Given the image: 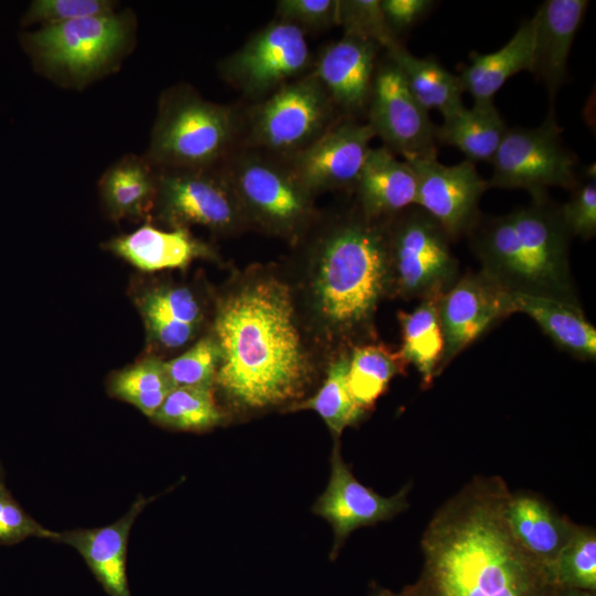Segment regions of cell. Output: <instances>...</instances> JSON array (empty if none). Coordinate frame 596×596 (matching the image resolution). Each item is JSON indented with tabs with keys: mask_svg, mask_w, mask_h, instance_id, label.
Listing matches in <instances>:
<instances>
[{
	"mask_svg": "<svg viewBox=\"0 0 596 596\" xmlns=\"http://www.w3.org/2000/svg\"><path fill=\"white\" fill-rule=\"evenodd\" d=\"M386 55L400 68L413 97L427 111L436 109L445 119L465 107L460 77L434 57L415 56L402 44L387 51Z\"/></svg>",
	"mask_w": 596,
	"mask_h": 596,
	"instance_id": "83f0119b",
	"label": "cell"
},
{
	"mask_svg": "<svg viewBox=\"0 0 596 596\" xmlns=\"http://www.w3.org/2000/svg\"><path fill=\"white\" fill-rule=\"evenodd\" d=\"M343 117L312 71L242 114L241 147L286 160Z\"/></svg>",
	"mask_w": 596,
	"mask_h": 596,
	"instance_id": "52a82bcc",
	"label": "cell"
},
{
	"mask_svg": "<svg viewBox=\"0 0 596 596\" xmlns=\"http://www.w3.org/2000/svg\"><path fill=\"white\" fill-rule=\"evenodd\" d=\"M213 337L214 384L236 405L262 408L304 393L309 364L286 285L264 279L232 294L219 307Z\"/></svg>",
	"mask_w": 596,
	"mask_h": 596,
	"instance_id": "7a4b0ae2",
	"label": "cell"
},
{
	"mask_svg": "<svg viewBox=\"0 0 596 596\" xmlns=\"http://www.w3.org/2000/svg\"><path fill=\"white\" fill-rule=\"evenodd\" d=\"M534 56V19L522 22L501 49L489 54L471 53V63L459 75L465 92L473 103L493 100L496 93L513 75L532 71Z\"/></svg>",
	"mask_w": 596,
	"mask_h": 596,
	"instance_id": "484cf974",
	"label": "cell"
},
{
	"mask_svg": "<svg viewBox=\"0 0 596 596\" xmlns=\"http://www.w3.org/2000/svg\"><path fill=\"white\" fill-rule=\"evenodd\" d=\"M348 368V358L336 360L329 366L327 379L317 394L294 406V409H312L318 413L337 439L347 427L358 424L368 412L351 394Z\"/></svg>",
	"mask_w": 596,
	"mask_h": 596,
	"instance_id": "d6a6232c",
	"label": "cell"
},
{
	"mask_svg": "<svg viewBox=\"0 0 596 596\" xmlns=\"http://www.w3.org/2000/svg\"><path fill=\"white\" fill-rule=\"evenodd\" d=\"M507 519L522 546L549 568L577 528L571 519L530 491L511 492Z\"/></svg>",
	"mask_w": 596,
	"mask_h": 596,
	"instance_id": "603a6c76",
	"label": "cell"
},
{
	"mask_svg": "<svg viewBox=\"0 0 596 596\" xmlns=\"http://www.w3.org/2000/svg\"><path fill=\"white\" fill-rule=\"evenodd\" d=\"M135 301L149 339L164 349L187 344L202 322L200 304L187 287H150L138 292Z\"/></svg>",
	"mask_w": 596,
	"mask_h": 596,
	"instance_id": "cb8c5ba5",
	"label": "cell"
},
{
	"mask_svg": "<svg viewBox=\"0 0 596 596\" xmlns=\"http://www.w3.org/2000/svg\"><path fill=\"white\" fill-rule=\"evenodd\" d=\"M311 54L305 33L275 20L254 33L219 64L222 77L246 98L258 102L309 73Z\"/></svg>",
	"mask_w": 596,
	"mask_h": 596,
	"instance_id": "30bf717a",
	"label": "cell"
},
{
	"mask_svg": "<svg viewBox=\"0 0 596 596\" xmlns=\"http://www.w3.org/2000/svg\"><path fill=\"white\" fill-rule=\"evenodd\" d=\"M385 57L375 67L368 124L384 147L404 161L437 157V126L411 94L397 65Z\"/></svg>",
	"mask_w": 596,
	"mask_h": 596,
	"instance_id": "4fadbf2b",
	"label": "cell"
},
{
	"mask_svg": "<svg viewBox=\"0 0 596 596\" xmlns=\"http://www.w3.org/2000/svg\"><path fill=\"white\" fill-rule=\"evenodd\" d=\"M390 286L389 230L371 219L339 224L319 249L316 294L322 316L334 328L364 327Z\"/></svg>",
	"mask_w": 596,
	"mask_h": 596,
	"instance_id": "277c9868",
	"label": "cell"
},
{
	"mask_svg": "<svg viewBox=\"0 0 596 596\" xmlns=\"http://www.w3.org/2000/svg\"><path fill=\"white\" fill-rule=\"evenodd\" d=\"M355 188L363 215L371 220L395 215L415 205L414 172L385 147L370 149Z\"/></svg>",
	"mask_w": 596,
	"mask_h": 596,
	"instance_id": "44dd1931",
	"label": "cell"
},
{
	"mask_svg": "<svg viewBox=\"0 0 596 596\" xmlns=\"http://www.w3.org/2000/svg\"><path fill=\"white\" fill-rule=\"evenodd\" d=\"M98 188L111 220L145 219L155 206L158 169L146 157L127 155L104 172Z\"/></svg>",
	"mask_w": 596,
	"mask_h": 596,
	"instance_id": "d4e9b609",
	"label": "cell"
},
{
	"mask_svg": "<svg viewBox=\"0 0 596 596\" xmlns=\"http://www.w3.org/2000/svg\"><path fill=\"white\" fill-rule=\"evenodd\" d=\"M512 313L532 318L555 344L581 360L596 358V329L583 309L555 299L509 294Z\"/></svg>",
	"mask_w": 596,
	"mask_h": 596,
	"instance_id": "4316f807",
	"label": "cell"
},
{
	"mask_svg": "<svg viewBox=\"0 0 596 596\" xmlns=\"http://www.w3.org/2000/svg\"><path fill=\"white\" fill-rule=\"evenodd\" d=\"M509 292L480 270L467 273L438 298L444 369L497 321L511 315Z\"/></svg>",
	"mask_w": 596,
	"mask_h": 596,
	"instance_id": "2e32d148",
	"label": "cell"
},
{
	"mask_svg": "<svg viewBox=\"0 0 596 596\" xmlns=\"http://www.w3.org/2000/svg\"><path fill=\"white\" fill-rule=\"evenodd\" d=\"M107 389L113 397L131 404L151 418L174 386L164 361L148 356L114 373Z\"/></svg>",
	"mask_w": 596,
	"mask_h": 596,
	"instance_id": "1f68e13d",
	"label": "cell"
},
{
	"mask_svg": "<svg viewBox=\"0 0 596 596\" xmlns=\"http://www.w3.org/2000/svg\"><path fill=\"white\" fill-rule=\"evenodd\" d=\"M562 131L552 108L535 128H508L491 160L489 188L522 189L533 198L551 187L573 190L577 161L563 146Z\"/></svg>",
	"mask_w": 596,
	"mask_h": 596,
	"instance_id": "9c48e42d",
	"label": "cell"
},
{
	"mask_svg": "<svg viewBox=\"0 0 596 596\" xmlns=\"http://www.w3.org/2000/svg\"><path fill=\"white\" fill-rule=\"evenodd\" d=\"M411 486L397 493L383 497L362 485L344 462L339 443L331 455V473L324 492L313 505V512L324 518L334 533L333 560L345 539L354 530L393 519L408 508Z\"/></svg>",
	"mask_w": 596,
	"mask_h": 596,
	"instance_id": "e0dca14e",
	"label": "cell"
},
{
	"mask_svg": "<svg viewBox=\"0 0 596 596\" xmlns=\"http://www.w3.org/2000/svg\"><path fill=\"white\" fill-rule=\"evenodd\" d=\"M408 362L401 350L363 344L354 348L349 359L348 385L354 400L369 411L384 394L396 374H404Z\"/></svg>",
	"mask_w": 596,
	"mask_h": 596,
	"instance_id": "4dcf8cb0",
	"label": "cell"
},
{
	"mask_svg": "<svg viewBox=\"0 0 596 596\" xmlns=\"http://www.w3.org/2000/svg\"><path fill=\"white\" fill-rule=\"evenodd\" d=\"M511 492L500 476H476L433 514L421 540L413 596H557L551 571L513 534Z\"/></svg>",
	"mask_w": 596,
	"mask_h": 596,
	"instance_id": "6da1fadb",
	"label": "cell"
},
{
	"mask_svg": "<svg viewBox=\"0 0 596 596\" xmlns=\"http://www.w3.org/2000/svg\"><path fill=\"white\" fill-rule=\"evenodd\" d=\"M379 49L374 42L343 35L324 47L311 70L345 118L368 107Z\"/></svg>",
	"mask_w": 596,
	"mask_h": 596,
	"instance_id": "ac0fdd59",
	"label": "cell"
},
{
	"mask_svg": "<svg viewBox=\"0 0 596 596\" xmlns=\"http://www.w3.org/2000/svg\"><path fill=\"white\" fill-rule=\"evenodd\" d=\"M241 137L237 109L177 85L161 94L145 157L159 170L217 168L241 147Z\"/></svg>",
	"mask_w": 596,
	"mask_h": 596,
	"instance_id": "5b68a950",
	"label": "cell"
},
{
	"mask_svg": "<svg viewBox=\"0 0 596 596\" xmlns=\"http://www.w3.org/2000/svg\"><path fill=\"white\" fill-rule=\"evenodd\" d=\"M554 582L561 588H575L596 593V531L578 525L550 567Z\"/></svg>",
	"mask_w": 596,
	"mask_h": 596,
	"instance_id": "e575fe53",
	"label": "cell"
},
{
	"mask_svg": "<svg viewBox=\"0 0 596 596\" xmlns=\"http://www.w3.org/2000/svg\"><path fill=\"white\" fill-rule=\"evenodd\" d=\"M242 211L273 230L290 231L310 213V194L284 160L237 148L221 166Z\"/></svg>",
	"mask_w": 596,
	"mask_h": 596,
	"instance_id": "8fae6325",
	"label": "cell"
},
{
	"mask_svg": "<svg viewBox=\"0 0 596 596\" xmlns=\"http://www.w3.org/2000/svg\"><path fill=\"white\" fill-rule=\"evenodd\" d=\"M135 25L130 12H115L23 32L20 42L40 73L76 87L118 64L131 47Z\"/></svg>",
	"mask_w": 596,
	"mask_h": 596,
	"instance_id": "8992f818",
	"label": "cell"
},
{
	"mask_svg": "<svg viewBox=\"0 0 596 596\" xmlns=\"http://www.w3.org/2000/svg\"><path fill=\"white\" fill-rule=\"evenodd\" d=\"M433 4L430 0H381L386 23L396 36L419 21Z\"/></svg>",
	"mask_w": 596,
	"mask_h": 596,
	"instance_id": "b9f144b4",
	"label": "cell"
},
{
	"mask_svg": "<svg viewBox=\"0 0 596 596\" xmlns=\"http://www.w3.org/2000/svg\"><path fill=\"white\" fill-rule=\"evenodd\" d=\"M117 2L109 0H34L21 19L22 26H42L115 13Z\"/></svg>",
	"mask_w": 596,
	"mask_h": 596,
	"instance_id": "74e56055",
	"label": "cell"
},
{
	"mask_svg": "<svg viewBox=\"0 0 596 596\" xmlns=\"http://www.w3.org/2000/svg\"><path fill=\"white\" fill-rule=\"evenodd\" d=\"M153 209L173 228L192 224L214 231L236 226L243 211L220 166L211 169H158Z\"/></svg>",
	"mask_w": 596,
	"mask_h": 596,
	"instance_id": "7c38bea8",
	"label": "cell"
},
{
	"mask_svg": "<svg viewBox=\"0 0 596 596\" xmlns=\"http://www.w3.org/2000/svg\"><path fill=\"white\" fill-rule=\"evenodd\" d=\"M369 596H413V592L411 585H406L400 592H393L389 588L375 585Z\"/></svg>",
	"mask_w": 596,
	"mask_h": 596,
	"instance_id": "7bdbcfd3",
	"label": "cell"
},
{
	"mask_svg": "<svg viewBox=\"0 0 596 596\" xmlns=\"http://www.w3.org/2000/svg\"><path fill=\"white\" fill-rule=\"evenodd\" d=\"M339 25L343 35L374 42L386 52L401 44L386 23L381 0H340Z\"/></svg>",
	"mask_w": 596,
	"mask_h": 596,
	"instance_id": "d590c367",
	"label": "cell"
},
{
	"mask_svg": "<svg viewBox=\"0 0 596 596\" xmlns=\"http://www.w3.org/2000/svg\"><path fill=\"white\" fill-rule=\"evenodd\" d=\"M374 137L368 123L342 118L310 146L284 161L309 193L355 187Z\"/></svg>",
	"mask_w": 596,
	"mask_h": 596,
	"instance_id": "9a60e30c",
	"label": "cell"
},
{
	"mask_svg": "<svg viewBox=\"0 0 596 596\" xmlns=\"http://www.w3.org/2000/svg\"><path fill=\"white\" fill-rule=\"evenodd\" d=\"M587 7L586 0H547L533 15L534 56L531 72L544 82L551 100L565 79L570 51Z\"/></svg>",
	"mask_w": 596,
	"mask_h": 596,
	"instance_id": "ffe728a7",
	"label": "cell"
},
{
	"mask_svg": "<svg viewBox=\"0 0 596 596\" xmlns=\"http://www.w3.org/2000/svg\"><path fill=\"white\" fill-rule=\"evenodd\" d=\"M471 245L488 278L509 294H523L581 307L568 260L567 234L546 195L470 233Z\"/></svg>",
	"mask_w": 596,
	"mask_h": 596,
	"instance_id": "3957f363",
	"label": "cell"
},
{
	"mask_svg": "<svg viewBox=\"0 0 596 596\" xmlns=\"http://www.w3.org/2000/svg\"><path fill=\"white\" fill-rule=\"evenodd\" d=\"M220 363V349L214 337H204L181 355L164 361L174 387H213Z\"/></svg>",
	"mask_w": 596,
	"mask_h": 596,
	"instance_id": "8d00e7d4",
	"label": "cell"
},
{
	"mask_svg": "<svg viewBox=\"0 0 596 596\" xmlns=\"http://www.w3.org/2000/svg\"><path fill=\"white\" fill-rule=\"evenodd\" d=\"M58 532L30 518L0 483V543H15L30 536L55 541Z\"/></svg>",
	"mask_w": 596,
	"mask_h": 596,
	"instance_id": "60d3db41",
	"label": "cell"
},
{
	"mask_svg": "<svg viewBox=\"0 0 596 596\" xmlns=\"http://www.w3.org/2000/svg\"><path fill=\"white\" fill-rule=\"evenodd\" d=\"M155 499L140 496L116 522L58 532L55 542L75 549L109 596H131L127 577L129 533L137 517Z\"/></svg>",
	"mask_w": 596,
	"mask_h": 596,
	"instance_id": "d6986e66",
	"label": "cell"
},
{
	"mask_svg": "<svg viewBox=\"0 0 596 596\" xmlns=\"http://www.w3.org/2000/svg\"><path fill=\"white\" fill-rule=\"evenodd\" d=\"M439 296L421 300L411 311H398L402 330L401 352L408 363L421 374L423 390L432 386L444 356V337L438 316Z\"/></svg>",
	"mask_w": 596,
	"mask_h": 596,
	"instance_id": "f546056e",
	"label": "cell"
},
{
	"mask_svg": "<svg viewBox=\"0 0 596 596\" xmlns=\"http://www.w3.org/2000/svg\"><path fill=\"white\" fill-rule=\"evenodd\" d=\"M557 596H596V593L575 588H561Z\"/></svg>",
	"mask_w": 596,
	"mask_h": 596,
	"instance_id": "ee69618b",
	"label": "cell"
},
{
	"mask_svg": "<svg viewBox=\"0 0 596 596\" xmlns=\"http://www.w3.org/2000/svg\"><path fill=\"white\" fill-rule=\"evenodd\" d=\"M340 0H280L276 2L278 20L306 31H320L339 25Z\"/></svg>",
	"mask_w": 596,
	"mask_h": 596,
	"instance_id": "ab89813d",
	"label": "cell"
},
{
	"mask_svg": "<svg viewBox=\"0 0 596 596\" xmlns=\"http://www.w3.org/2000/svg\"><path fill=\"white\" fill-rule=\"evenodd\" d=\"M1 483V482H0Z\"/></svg>",
	"mask_w": 596,
	"mask_h": 596,
	"instance_id": "f6af8a7d",
	"label": "cell"
},
{
	"mask_svg": "<svg viewBox=\"0 0 596 596\" xmlns=\"http://www.w3.org/2000/svg\"><path fill=\"white\" fill-rule=\"evenodd\" d=\"M415 174V205L432 216L450 240L470 234L479 223V202L489 189L473 162L446 166L437 157L405 161Z\"/></svg>",
	"mask_w": 596,
	"mask_h": 596,
	"instance_id": "5bb4252c",
	"label": "cell"
},
{
	"mask_svg": "<svg viewBox=\"0 0 596 596\" xmlns=\"http://www.w3.org/2000/svg\"><path fill=\"white\" fill-rule=\"evenodd\" d=\"M401 213L389 228L390 284L405 299L440 296L459 278L450 238L422 209Z\"/></svg>",
	"mask_w": 596,
	"mask_h": 596,
	"instance_id": "ba28073f",
	"label": "cell"
},
{
	"mask_svg": "<svg viewBox=\"0 0 596 596\" xmlns=\"http://www.w3.org/2000/svg\"><path fill=\"white\" fill-rule=\"evenodd\" d=\"M105 247L146 273L184 268L193 259L210 254L207 246L187 227L164 231L148 223L131 233L111 238Z\"/></svg>",
	"mask_w": 596,
	"mask_h": 596,
	"instance_id": "7402d4cb",
	"label": "cell"
},
{
	"mask_svg": "<svg viewBox=\"0 0 596 596\" xmlns=\"http://www.w3.org/2000/svg\"><path fill=\"white\" fill-rule=\"evenodd\" d=\"M151 419L179 430H205L222 421L212 387H174Z\"/></svg>",
	"mask_w": 596,
	"mask_h": 596,
	"instance_id": "836d02e7",
	"label": "cell"
},
{
	"mask_svg": "<svg viewBox=\"0 0 596 596\" xmlns=\"http://www.w3.org/2000/svg\"><path fill=\"white\" fill-rule=\"evenodd\" d=\"M562 223L571 236L589 240L596 234V179L588 171V181L576 185L570 200L560 207Z\"/></svg>",
	"mask_w": 596,
	"mask_h": 596,
	"instance_id": "f35d334b",
	"label": "cell"
},
{
	"mask_svg": "<svg viewBox=\"0 0 596 596\" xmlns=\"http://www.w3.org/2000/svg\"><path fill=\"white\" fill-rule=\"evenodd\" d=\"M508 127L493 100L473 103L444 119L436 127L437 143L459 149L466 160L489 161L494 157Z\"/></svg>",
	"mask_w": 596,
	"mask_h": 596,
	"instance_id": "f1b7e54d",
	"label": "cell"
}]
</instances>
